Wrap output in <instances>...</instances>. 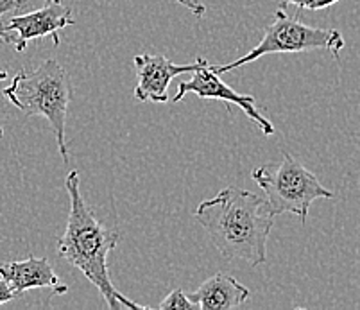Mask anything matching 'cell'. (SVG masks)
<instances>
[{
	"instance_id": "obj_1",
	"label": "cell",
	"mask_w": 360,
	"mask_h": 310,
	"mask_svg": "<svg viewBox=\"0 0 360 310\" xmlns=\"http://www.w3.org/2000/svg\"><path fill=\"white\" fill-rule=\"evenodd\" d=\"M267 199L238 187H226L201 201L194 219L205 228L214 246L226 259L251 267L267 262V239L274 224Z\"/></svg>"
},
{
	"instance_id": "obj_2",
	"label": "cell",
	"mask_w": 360,
	"mask_h": 310,
	"mask_svg": "<svg viewBox=\"0 0 360 310\" xmlns=\"http://www.w3.org/2000/svg\"><path fill=\"white\" fill-rule=\"evenodd\" d=\"M65 187L70 195V212H68L67 230L58 240V254L77 267L84 278L96 285L110 310L149 309L127 299L111 282L108 257L119 243V231L106 228L101 221H97L81 194L79 172H68L65 178Z\"/></svg>"
},
{
	"instance_id": "obj_3",
	"label": "cell",
	"mask_w": 360,
	"mask_h": 310,
	"mask_svg": "<svg viewBox=\"0 0 360 310\" xmlns=\"http://www.w3.org/2000/svg\"><path fill=\"white\" fill-rule=\"evenodd\" d=\"M2 96L24 115H40L49 120L63 163L68 165L67 113L72 101V86L60 61L47 60L34 70L18 72L11 84L2 90Z\"/></svg>"
},
{
	"instance_id": "obj_4",
	"label": "cell",
	"mask_w": 360,
	"mask_h": 310,
	"mask_svg": "<svg viewBox=\"0 0 360 310\" xmlns=\"http://www.w3.org/2000/svg\"><path fill=\"white\" fill-rule=\"evenodd\" d=\"M251 178L262 188L274 215L294 214L303 224L316 199L333 198V192L323 187L317 176L289 153H283L278 165L265 163L253 169Z\"/></svg>"
},
{
	"instance_id": "obj_5",
	"label": "cell",
	"mask_w": 360,
	"mask_h": 310,
	"mask_svg": "<svg viewBox=\"0 0 360 310\" xmlns=\"http://www.w3.org/2000/svg\"><path fill=\"white\" fill-rule=\"evenodd\" d=\"M345 38L337 29L312 27L300 22L294 16H287L285 9L278 8L274 13V22L267 27L262 36L260 44L245 52L244 56L231 61L228 65H210L212 70L219 76L228 74L238 67L260 60L262 56L269 54H292V52H307L316 49H325L333 58H339V52L345 49Z\"/></svg>"
},
{
	"instance_id": "obj_6",
	"label": "cell",
	"mask_w": 360,
	"mask_h": 310,
	"mask_svg": "<svg viewBox=\"0 0 360 310\" xmlns=\"http://www.w3.org/2000/svg\"><path fill=\"white\" fill-rule=\"evenodd\" d=\"M194 93L199 99H212V101H222L226 104L237 106L238 110L250 117L265 136L274 135V126L265 119L255 106V97L248 96V93H238L235 92L233 88L226 81L221 79L219 74H215L210 68V63L205 60V63L192 72V77L188 81H181L178 86V92L172 97V103H179L185 99V96Z\"/></svg>"
},
{
	"instance_id": "obj_7",
	"label": "cell",
	"mask_w": 360,
	"mask_h": 310,
	"mask_svg": "<svg viewBox=\"0 0 360 310\" xmlns=\"http://www.w3.org/2000/svg\"><path fill=\"white\" fill-rule=\"evenodd\" d=\"M74 24L72 9L60 4H47L44 9L13 16L11 20L0 29L4 36V44H11L16 52H24L32 40H41L51 36L54 45H60V31Z\"/></svg>"
},
{
	"instance_id": "obj_8",
	"label": "cell",
	"mask_w": 360,
	"mask_h": 310,
	"mask_svg": "<svg viewBox=\"0 0 360 310\" xmlns=\"http://www.w3.org/2000/svg\"><path fill=\"white\" fill-rule=\"evenodd\" d=\"M136 68V101H150V103H167L169 101V84L174 77L181 74H192L198 70L205 58H198L194 63L178 65L167 60L165 56H153V54H139L133 60Z\"/></svg>"
},
{
	"instance_id": "obj_9",
	"label": "cell",
	"mask_w": 360,
	"mask_h": 310,
	"mask_svg": "<svg viewBox=\"0 0 360 310\" xmlns=\"http://www.w3.org/2000/svg\"><path fill=\"white\" fill-rule=\"evenodd\" d=\"M0 276L8 282L16 298L31 289H51L54 295L68 292V287L61 283L51 262L47 259H36L32 254L25 260L0 264Z\"/></svg>"
},
{
	"instance_id": "obj_10",
	"label": "cell",
	"mask_w": 360,
	"mask_h": 310,
	"mask_svg": "<svg viewBox=\"0 0 360 310\" xmlns=\"http://www.w3.org/2000/svg\"><path fill=\"white\" fill-rule=\"evenodd\" d=\"M188 298L195 303L198 310H231L250 299V289L233 276L217 273L202 282Z\"/></svg>"
},
{
	"instance_id": "obj_11",
	"label": "cell",
	"mask_w": 360,
	"mask_h": 310,
	"mask_svg": "<svg viewBox=\"0 0 360 310\" xmlns=\"http://www.w3.org/2000/svg\"><path fill=\"white\" fill-rule=\"evenodd\" d=\"M160 310H198L195 303L181 289H174L158 305Z\"/></svg>"
},
{
	"instance_id": "obj_12",
	"label": "cell",
	"mask_w": 360,
	"mask_h": 310,
	"mask_svg": "<svg viewBox=\"0 0 360 310\" xmlns=\"http://www.w3.org/2000/svg\"><path fill=\"white\" fill-rule=\"evenodd\" d=\"M337 2H340V0H280V8L285 9V6H296L297 9L319 11V9H326Z\"/></svg>"
},
{
	"instance_id": "obj_13",
	"label": "cell",
	"mask_w": 360,
	"mask_h": 310,
	"mask_svg": "<svg viewBox=\"0 0 360 310\" xmlns=\"http://www.w3.org/2000/svg\"><path fill=\"white\" fill-rule=\"evenodd\" d=\"M178 4H181L183 8H186L194 16L201 18L206 13V6L202 4V0H176Z\"/></svg>"
},
{
	"instance_id": "obj_14",
	"label": "cell",
	"mask_w": 360,
	"mask_h": 310,
	"mask_svg": "<svg viewBox=\"0 0 360 310\" xmlns=\"http://www.w3.org/2000/svg\"><path fill=\"white\" fill-rule=\"evenodd\" d=\"M24 6V0H0V20L6 13L18 9ZM0 44H4V36H2V29H0Z\"/></svg>"
},
{
	"instance_id": "obj_15",
	"label": "cell",
	"mask_w": 360,
	"mask_h": 310,
	"mask_svg": "<svg viewBox=\"0 0 360 310\" xmlns=\"http://www.w3.org/2000/svg\"><path fill=\"white\" fill-rule=\"evenodd\" d=\"M16 298V295L13 292L11 287L8 285V282H6L2 276H0V305H4V303H9L13 302V299Z\"/></svg>"
},
{
	"instance_id": "obj_16",
	"label": "cell",
	"mask_w": 360,
	"mask_h": 310,
	"mask_svg": "<svg viewBox=\"0 0 360 310\" xmlns=\"http://www.w3.org/2000/svg\"><path fill=\"white\" fill-rule=\"evenodd\" d=\"M6 77H8V72H4V70H0V81H4Z\"/></svg>"
},
{
	"instance_id": "obj_17",
	"label": "cell",
	"mask_w": 360,
	"mask_h": 310,
	"mask_svg": "<svg viewBox=\"0 0 360 310\" xmlns=\"http://www.w3.org/2000/svg\"><path fill=\"white\" fill-rule=\"evenodd\" d=\"M47 4H60V2H63V0H45Z\"/></svg>"
},
{
	"instance_id": "obj_18",
	"label": "cell",
	"mask_w": 360,
	"mask_h": 310,
	"mask_svg": "<svg viewBox=\"0 0 360 310\" xmlns=\"http://www.w3.org/2000/svg\"><path fill=\"white\" fill-rule=\"evenodd\" d=\"M2 136H4V131H2V127H0V138H2Z\"/></svg>"
}]
</instances>
